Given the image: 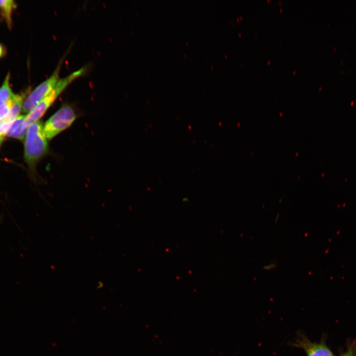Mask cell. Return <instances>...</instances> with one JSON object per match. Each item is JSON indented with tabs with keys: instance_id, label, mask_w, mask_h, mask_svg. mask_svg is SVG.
I'll use <instances>...</instances> for the list:
<instances>
[{
	"instance_id": "cell-2",
	"label": "cell",
	"mask_w": 356,
	"mask_h": 356,
	"mask_svg": "<svg viewBox=\"0 0 356 356\" xmlns=\"http://www.w3.org/2000/svg\"><path fill=\"white\" fill-rule=\"evenodd\" d=\"M85 71V68H82L59 79L51 91L26 115V119L29 126L38 121L64 89Z\"/></svg>"
},
{
	"instance_id": "cell-8",
	"label": "cell",
	"mask_w": 356,
	"mask_h": 356,
	"mask_svg": "<svg viewBox=\"0 0 356 356\" xmlns=\"http://www.w3.org/2000/svg\"><path fill=\"white\" fill-rule=\"evenodd\" d=\"M16 8V4L13 0H0V14L9 29L12 26V15Z\"/></svg>"
},
{
	"instance_id": "cell-14",
	"label": "cell",
	"mask_w": 356,
	"mask_h": 356,
	"mask_svg": "<svg viewBox=\"0 0 356 356\" xmlns=\"http://www.w3.org/2000/svg\"><path fill=\"white\" fill-rule=\"evenodd\" d=\"M3 136H0V143H1V141H2V139H3Z\"/></svg>"
},
{
	"instance_id": "cell-11",
	"label": "cell",
	"mask_w": 356,
	"mask_h": 356,
	"mask_svg": "<svg viewBox=\"0 0 356 356\" xmlns=\"http://www.w3.org/2000/svg\"><path fill=\"white\" fill-rule=\"evenodd\" d=\"M341 356H356V344L353 343Z\"/></svg>"
},
{
	"instance_id": "cell-3",
	"label": "cell",
	"mask_w": 356,
	"mask_h": 356,
	"mask_svg": "<svg viewBox=\"0 0 356 356\" xmlns=\"http://www.w3.org/2000/svg\"><path fill=\"white\" fill-rule=\"evenodd\" d=\"M77 118L73 108L68 105L61 107L45 123L44 131L46 138L51 139L69 128Z\"/></svg>"
},
{
	"instance_id": "cell-6",
	"label": "cell",
	"mask_w": 356,
	"mask_h": 356,
	"mask_svg": "<svg viewBox=\"0 0 356 356\" xmlns=\"http://www.w3.org/2000/svg\"><path fill=\"white\" fill-rule=\"evenodd\" d=\"M29 91L30 89H28L21 94H15L9 112L4 118L0 120V124L12 123L18 117L17 116L23 108L26 95Z\"/></svg>"
},
{
	"instance_id": "cell-12",
	"label": "cell",
	"mask_w": 356,
	"mask_h": 356,
	"mask_svg": "<svg viewBox=\"0 0 356 356\" xmlns=\"http://www.w3.org/2000/svg\"><path fill=\"white\" fill-rule=\"evenodd\" d=\"M6 52L5 47L0 43V59L3 58L5 55Z\"/></svg>"
},
{
	"instance_id": "cell-1",
	"label": "cell",
	"mask_w": 356,
	"mask_h": 356,
	"mask_svg": "<svg viewBox=\"0 0 356 356\" xmlns=\"http://www.w3.org/2000/svg\"><path fill=\"white\" fill-rule=\"evenodd\" d=\"M47 140L41 122L38 121L29 126L25 137V157L31 168L47 153Z\"/></svg>"
},
{
	"instance_id": "cell-5",
	"label": "cell",
	"mask_w": 356,
	"mask_h": 356,
	"mask_svg": "<svg viewBox=\"0 0 356 356\" xmlns=\"http://www.w3.org/2000/svg\"><path fill=\"white\" fill-rule=\"evenodd\" d=\"M293 345L303 349L307 356H335L324 340L312 342L304 334H300Z\"/></svg>"
},
{
	"instance_id": "cell-9",
	"label": "cell",
	"mask_w": 356,
	"mask_h": 356,
	"mask_svg": "<svg viewBox=\"0 0 356 356\" xmlns=\"http://www.w3.org/2000/svg\"><path fill=\"white\" fill-rule=\"evenodd\" d=\"M9 80L10 74L8 73L0 87V105L12 100L15 95L10 87Z\"/></svg>"
},
{
	"instance_id": "cell-13",
	"label": "cell",
	"mask_w": 356,
	"mask_h": 356,
	"mask_svg": "<svg viewBox=\"0 0 356 356\" xmlns=\"http://www.w3.org/2000/svg\"><path fill=\"white\" fill-rule=\"evenodd\" d=\"M275 267V264H270L268 266H267L265 267V269H270L271 268H273Z\"/></svg>"
},
{
	"instance_id": "cell-7",
	"label": "cell",
	"mask_w": 356,
	"mask_h": 356,
	"mask_svg": "<svg viewBox=\"0 0 356 356\" xmlns=\"http://www.w3.org/2000/svg\"><path fill=\"white\" fill-rule=\"evenodd\" d=\"M26 118V116L24 115L18 116L12 122L5 135L21 140L23 139L25 136L27 129L29 126Z\"/></svg>"
},
{
	"instance_id": "cell-4",
	"label": "cell",
	"mask_w": 356,
	"mask_h": 356,
	"mask_svg": "<svg viewBox=\"0 0 356 356\" xmlns=\"http://www.w3.org/2000/svg\"><path fill=\"white\" fill-rule=\"evenodd\" d=\"M62 63V60H61L51 75L28 94L23 105L22 111L24 113H29L53 89L59 80V73Z\"/></svg>"
},
{
	"instance_id": "cell-10",
	"label": "cell",
	"mask_w": 356,
	"mask_h": 356,
	"mask_svg": "<svg viewBox=\"0 0 356 356\" xmlns=\"http://www.w3.org/2000/svg\"><path fill=\"white\" fill-rule=\"evenodd\" d=\"M14 98L9 102L0 105V120L7 115L13 104Z\"/></svg>"
}]
</instances>
